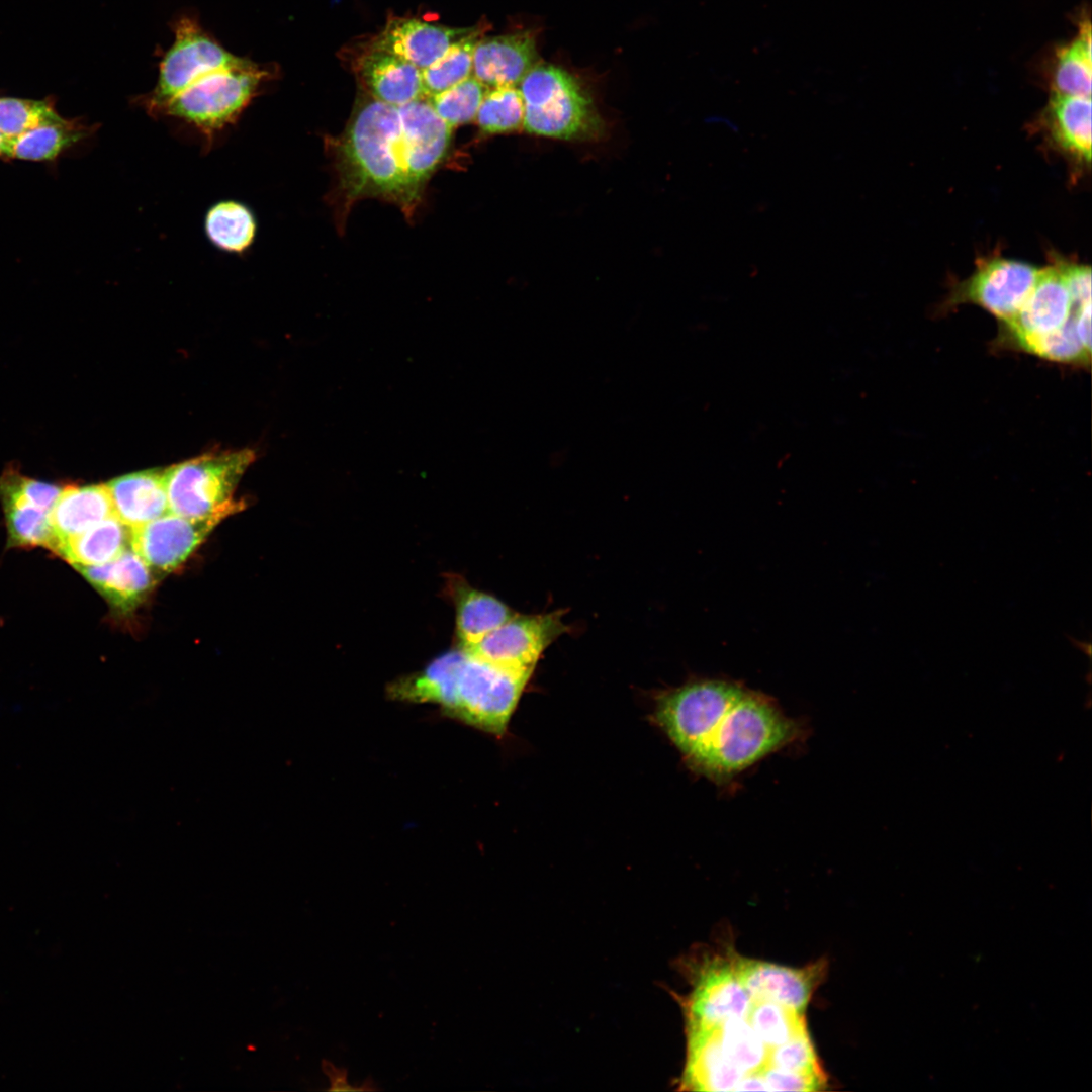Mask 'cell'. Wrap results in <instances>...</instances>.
Returning <instances> with one entry per match:
<instances>
[{"instance_id": "6da1fadb", "label": "cell", "mask_w": 1092, "mask_h": 1092, "mask_svg": "<svg viewBox=\"0 0 1092 1092\" xmlns=\"http://www.w3.org/2000/svg\"><path fill=\"white\" fill-rule=\"evenodd\" d=\"M452 130L426 98L394 106L363 90L333 144L339 215L370 197L392 202L411 217L448 152Z\"/></svg>"}, {"instance_id": "7a4b0ae2", "label": "cell", "mask_w": 1092, "mask_h": 1092, "mask_svg": "<svg viewBox=\"0 0 1092 1092\" xmlns=\"http://www.w3.org/2000/svg\"><path fill=\"white\" fill-rule=\"evenodd\" d=\"M802 731L800 722L786 716L771 698L745 688L689 766L714 782H728L795 742Z\"/></svg>"}, {"instance_id": "3957f363", "label": "cell", "mask_w": 1092, "mask_h": 1092, "mask_svg": "<svg viewBox=\"0 0 1092 1092\" xmlns=\"http://www.w3.org/2000/svg\"><path fill=\"white\" fill-rule=\"evenodd\" d=\"M276 75L273 66L241 57L233 65L201 75L160 105L151 115L169 117L194 127L210 149L216 135L235 124Z\"/></svg>"}, {"instance_id": "277c9868", "label": "cell", "mask_w": 1092, "mask_h": 1092, "mask_svg": "<svg viewBox=\"0 0 1092 1092\" xmlns=\"http://www.w3.org/2000/svg\"><path fill=\"white\" fill-rule=\"evenodd\" d=\"M524 102L523 127L530 133L573 141L604 133L592 97L570 73L551 64H536L519 83Z\"/></svg>"}, {"instance_id": "5b68a950", "label": "cell", "mask_w": 1092, "mask_h": 1092, "mask_svg": "<svg viewBox=\"0 0 1092 1092\" xmlns=\"http://www.w3.org/2000/svg\"><path fill=\"white\" fill-rule=\"evenodd\" d=\"M254 458L252 450L242 449L201 455L165 469L170 513L199 519L243 510L233 494Z\"/></svg>"}, {"instance_id": "8992f818", "label": "cell", "mask_w": 1092, "mask_h": 1092, "mask_svg": "<svg viewBox=\"0 0 1092 1092\" xmlns=\"http://www.w3.org/2000/svg\"><path fill=\"white\" fill-rule=\"evenodd\" d=\"M744 689L731 680L696 679L659 696L655 709L656 721L688 764L702 752Z\"/></svg>"}, {"instance_id": "52a82bcc", "label": "cell", "mask_w": 1092, "mask_h": 1092, "mask_svg": "<svg viewBox=\"0 0 1092 1092\" xmlns=\"http://www.w3.org/2000/svg\"><path fill=\"white\" fill-rule=\"evenodd\" d=\"M531 673L497 666L465 652L446 714L502 736Z\"/></svg>"}, {"instance_id": "ba28073f", "label": "cell", "mask_w": 1092, "mask_h": 1092, "mask_svg": "<svg viewBox=\"0 0 1092 1092\" xmlns=\"http://www.w3.org/2000/svg\"><path fill=\"white\" fill-rule=\"evenodd\" d=\"M172 29L174 40L160 61L156 85L135 98L136 104L150 115L201 75L235 64L241 58L228 51L194 16L178 17Z\"/></svg>"}, {"instance_id": "9c48e42d", "label": "cell", "mask_w": 1092, "mask_h": 1092, "mask_svg": "<svg viewBox=\"0 0 1092 1092\" xmlns=\"http://www.w3.org/2000/svg\"><path fill=\"white\" fill-rule=\"evenodd\" d=\"M1091 312V300L1071 297L1064 275L1053 263L1039 270L1038 276L1017 313L999 324L994 347L1018 351L1027 342L1056 332L1068 322Z\"/></svg>"}, {"instance_id": "30bf717a", "label": "cell", "mask_w": 1092, "mask_h": 1092, "mask_svg": "<svg viewBox=\"0 0 1092 1092\" xmlns=\"http://www.w3.org/2000/svg\"><path fill=\"white\" fill-rule=\"evenodd\" d=\"M1039 268L1017 260L992 256L977 260L975 271L953 282L940 308L945 312L971 303L998 318L1010 321L1030 292Z\"/></svg>"}, {"instance_id": "8fae6325", "label": "cell", "mask_w": 1092, "mask_h": 1092, "mask_svg": "<svg viewBox=\"0 0 1092 1092\" xmlns=\"http://www.w3.org/2000/svg\"><path fill=\"white\" fill-rule=\"evenodd\" d=\"M566 629L559 611L515 614L479 642L462 649L497 666L533 672L544 650Z\"/></svg>"}, {"instance_id": "7c38bea8", "label": "cell", "mask_w": 1092, "mask_h": 1092, "mask_svg": "<svg viewBox=\"0 0 1092 1092\" xmlns=\"http://www.w3.org/2000/svg\"><path fill=\"white\" fill-rule=\"evenodd\" d=\"M236 513L226 510L199 519L169 513L131 528L130 547L154 571L170 572L184 563L219 523Z\"/></svg>"}, {"instance_id": "4fadbf2b", "label": "cell", "mask_w": 1092, "mask_h": 1092, "mask_svg": "<svg viewBox=\"0 0 1092 1092\" xmlns=\"http://www.w3.org/2000/svg\"><path fill=\"white\" fill-rule=\"evenodd\" d=\"M350 66L361 89L379 101L400 106L425 98L421 70L374 37L355 48Z\"/></svg>"}, {"instance_id": "5bb4252c", "label": "cell", "mask_w": 1092, "mask_h": 1092, "mask_svg": "<svg viewBox=\"0 0 1092 1092\" xmlns=\"http://www.w3.org/2000/svg\"><path fill=\"white\" fill-rule=\"evenodd\" d=\"M751 1003L733 963H714L701 973L687 1002V1027L717 1028L727 1019L746 1017Z\"/></svg>"}, {"instance_id": "9a60e30c", "label": "cell", "mask_w": 1092, "mask_h": 1092, "mask_svg": "<svg viewBox=\"0 0 1092 1092\" xmlns=\"http://www.w3.org/2000/svg\"><path fill=\"white\" fill-rule=\"evenodd\" d=\"M732 963L752 1000L772 1001L801 1013L808 1005L820 971L818 965L795 969L747 959Z\"/></svg>"}, {"instance_id": "2e32d148", "label": "cell", "mask_w": 1092, "mask_h": 1092, "mask_svg": "<svg viewBox=\"0 0 1092 1092\" xmlns=\"http://www.w3.org/2000/svg\"><path fill=\"white\" fill-rule=\"evenodd\" d=\"M537 60L533 32L482 36L475 47L472 76L487 88L518 86Z\"/></svg>"}, {"instance_id": "e0dca14e", "label": "cell", "mask_w": 1092, "mask_h": 1092, "mask_svg": "<svg viewBox=\"0 0 1092 1092\" xmlns=\"http://www.w3.org/2000/svg\"><path fill=\"white\" fill-rule=\"evenodd\" d=\"M470 27L456 28L417 17L389 16L374 39L384 49L423 70L442 57Z\"/></svg>"}, {"instance_id": "ac0fdd59", "label": "cell", "mask_w": 1092, "mask_h": 1092, "mask_svg": "<svg viewBox=\"0 0 1092 1092\" xmlns=\"http://www.w3.org/2000/svg\"><path fill=\"white\" fill-rule=\"evenodd\" d=\"M77 569L115 611L123 614L133 611L156 582L154 570L131 547L107 563Z\"/></svg>"}, {"instance_id": "d6986e66", "label": "cell", "mask_w": 1092, "mask_h": 1092, "mask_svg": "<svg viewBox=\"0 0 1092 1092\" xmlns=\"http://www.w3.org/2000/svg\"><path fill=\"white\" fill-rule=\"evenodd\" d=\"M1049 143L1085 166L1091 162V97L1051 94L1038 120Z\"/></svg>"}, {"instance_id": "ffe728a7", "label": "cell", "mask_w": 1092, "mask_h": 1092, "mask_svg": "<svg viewBox=\"0 0 1092 1092\" xmlns=\"http://www.w3.org/2000/svg\"><path fill=\"white\" fill-rule=\"evenodd\" d=\"M107 487L115 516L130 529L170 513L165 470L126 474L112 479Z\"/></svg>"}, {"instance_id": "44dd1931", "label": "cell", "mask_w": 1092, "mask_h": 1092, "mask_svg": "<svg viewBox=\"0 0 1092 1092\" xmlns=\"http://www.w3.org/2000/svg\"><path fill=\"white\" fill-rule=\"evenodd\" d=\"M717 1028H688L687 1064L681 1081L687 1089L734 1091L745 1075L722 1054Z\"/></svg>"}, {"instance_id": "7402d4cb", "label": "cell", "mask_w": 1092, "mask_h": 1092, "mask_svg": "<svg viewBox=\"0 0 1092 1092\" xmlns=\"http://www.w3.org/2000/svg\"><path fill=\"white\" fill-rule=\"evenodd\" d=\"M112 516L115 513L107 484L65 486L51 511L53 552L57 553L66 540Z\"/></svg>"}, {"instance_id": "603a6c76", "label": "cell", "mask_w": 1092, "mask_h": 1092, "mask_svg": "<svg viewBox=\"0 0 1092 1092\" xmlns=\"http://www.w3.org/2000/svg\"><path fill=\"white\" fill-rule=\"evenodd\" d=\"M464 656L462 648L441 655L423 670L391 682L388 696L397 701L437 704L446 713L453 702L457 674Z\"/></svg>"}, {"instance_id": "cb8c5ba5", "label": "cell", "mask_w": 1092, "mask_h": 1092, "mask_svg": "<svg viewBox=\"0 0 1092 1092\" xmlns=\"http://www.w3.org/2000/svg\"><path fill=\"white\" fill-rule=\"evenodd\" d=\"M456 606V626L461 648L479 642L516 613L493 596L472 588L461 577L449 581Z\"/></svg>"}, {"instance_id": "d4e9b609", "label": "cell", "mask_w": 1092, "mask_h": 1092, "mask_svg": "<svg viewBox=\"0 0 1092 1092\" xmlns=\"http://www.w3.org/2000/svg\"><path fill=\"white\" fill-rule=\"evenodd\" d=\"M0 499L5 513L8 546L32 548L41 546L53 551L55 536L51 512L26 499L17 490L10 470L0 477Z\"/></svg>"}, {"instance_id": "484cf974", "label": "cell", "mask_w": 1092, "mask_h": 1092, "mask_svg": "<svg viewBox=\"0 0 1092 1092\" xmlns=\"http://www.w3.org/2000/svg\"><path fill=\"white\" fill-rule=\"evenodd\" d=\"M130 533L129 527L112 516L66 540L56 554L75 568L101 565L130 547Z\"/></svg>"}, {"instance_id": "4316f807", "label": "cell", "mask_w": 1092, "mask_h": 1092, "mask_svg": "<svg viewBox=\"0 0 1092 1092\" xmlns=\"http://www.w3.org/2000/svg\"><path fill=\"white\" fill-rule=\"evenodd\" d=\"M1091 26L1087 18L1080 21L1076 37L1056 50L1050 74L1053 93L1091 97Z\"/></svg>"}, {"instance_id": "83f0119b", "label": "cell", "mask_w": 1092, "mask_h": 1092, "mask_svg": "<svg viewBox=\"0 0 1092 1092\" xmlns=\"http://www.w3.org/2000/svg\"><path fill=\"white\" fill-rule=\"evenodd\" d=\"M96 125L63 118L11 139V159L50 162L68 149L88 139Z\"/></svg>"}, {"instance_id": "f1b7e54d", "label": "cell", "mask_w": 1092, "mask_h": 1092, "mask_svg": "<svg viewBox=\"0 0 1092 1092\" xmlns=\"http://www.w3.org/2000/svg\"><path fill=\"white\" fill-rule=\"evenodd\" d=\"M204 230L209 241L219 250L241 254L254 242L257 223L246 205L228 200L209 208Z\"/></svg>"}, {"instance_id": "f546056e", "label": "cell", "mask_w": 1092, "mask_h": 1092, "mask_svg": "<svg viewBox=\"0 0 1092 1092\" xmlns=\"http://www.w3.org/2000/svg\"><path fill=\"white\" fill-rule=\"evenodd\" d=\"M486 24L470 27L437 61L421 70L424 97L440 93L472 75L475 47Z\"/></svg>"}, {"instance_id": "4dcf8cb0", "label": "cell", "mask_w": 1092, "mask_h": 1092, "mask_svg": "<svg viewBox=\"0 0 1092 1092\" xmlns=\"http://www.w3.org/2000/svg\"><path fill=\"white\" fill-rule=\"evenodd\" d=\"M722 1054L743 1073L761 1072L768 1066L769 1048L753 1030L746 1017L730 1018L717 1028Z\"/></svg>"}, {"instance_id": "1f68e13d", "label": "cell", "mask_w": 1092, "mask_h": 1092, "mask_svg": "<svg viewBox=\"0 0 1092 1092\" xmlns=\"http://www.w3.org/2000/svg\"><path fill=\"white\" fill-rule=\"evenodd\" d=\"M746 1019L769 1049L807 1030L803 1013L768 1000H752Z\"/></svg>"}, {"instance_id": "d6a6232c", "label": "cell", "mask_w": 1092, "mask_h": 1092, "mask_svg": "<svg viewBox=\"0 0 1092 1092\" xmlns=\"http://www.w3.org/2000/svg\"><path fill=\"white\" fill-rule=\"evenodd\" d=\"M524 102L517 86L487 88L476 115L479 128L489 134L523 126Z\"/></svg>"}, {"instance_id": "836d02e7", "label": "cell", "mask_w": 1092, "mask_h": 1092, "mask_svg": "<svg viewBox=\"0 0 1092 1092\" xmlns=\"http://www.w3.org/2000/svg\"><path fill=\"white\" fill-rule=\"evenodd\" d=\"M487 87L474 76L426 98L437 115L452 129L475 120Z\"/></svg>"}, {"instance_id": "e575fe53", "label": "cell", "mask_w": 1092, "mask_h": 1092, "mask_svg": "<svg viewBox=\"0 0 1092 1092\" xmlns=\"http://www.w3.org/2000/svg\"><path fill=\"white\" fill-rule=\"evenodd\" d=\"M62 119L49 98L0 97V132L9 139Z\"/></svg>"}, {"instance_id": "d590c367", "label": "cell", "mask_w": 1092, "mask_h": 1092, "mask_svg": "<svg viewBox=\"0 0 1092 1092\" xmlns=\"http://www.w3.org/2000/svg\"><path fill=\"white\" fill-rule=\"evenodd\" d=\"M768 1065L797 1072H821L808 1031L769 1050Z\"/></svg>"}, {"instance_id": "8d00e7d4", "label": "cell", "mask_w": 1092, "mask_h": 1092, "mask_svg": "<svg viewBox=\"0 0 1092 1092\" xmlns=\"http://www.w3.org/2000/svg\"><path fill=\"white\" fill-rule=\"evenodd\" d=\"M761 1073L769 1091H816L825 1084L822 1072H797L768 1065Z\"/></svg>"}, {"instance_id": "74e56055", "label": "cell", "mask_w": 1092, "mask_h": 1092, "mask_svg": "<svg viewBox=\"0 0 1092 1092\" xmlns=\"http://www.w3.org/2000/svg\"><path fill=\"white\" fill-rule=\"evenodd\" d=\"M323 1069L330 1079L329 1091H362L363 1087L352 1086L347 1080L345 1070L335 1067L328 1061L323 1062Z\"/></svg>"}, {"instance_id": "f35d334b", "label": "cell", "mask_w": 1092, "mask_h": 1092, "mask_svg": "<svg viewBox=\"0 0 1092 1092\" xmlns=\"http://www.w3.org/2000/svg\"><path fill=\"white\" fill-rule=\"evenodd\" d=\"M753 1091L764 1090L769 1091V1088L762 1076L761 1072L748 1073L743 1076L734 1091Z\"/></svg>"}, {"instance_id": "ab89813d", "label": "cell", "mask_w": 1092, "mask_h": 1092, "mask_svg": "<svg viewBox=\"0 0 1092 1092\" xmlns=\"http://www.w3.org/2000/svg\"><path fill=\"white\" fill-rule=\"evenodd\" d=\"M0 158L11 159V139L0 132Z\"/></svg>"}]
</instances>
